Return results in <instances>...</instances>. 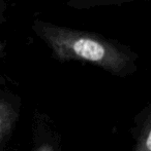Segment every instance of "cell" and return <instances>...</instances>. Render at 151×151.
<instances>
[{"mask_svg": "<svg viewBox=\"0 0 151 151\" xmlns=\"http://www.w3.org/2000/svg\"><path fill=\"white\" fill-rule=\"evenodd\" d=\"M37 151H53V149L49 145H42V147L38 148Z\"/></svg>", "mask_w": 151, "mask_h": 151, "instance_id": "cell-2", "label": "cell"}, {"mask_svg": "<svg viewBox=\"0 0 151 151\" xmlns=\"http://www.w3.org/2000/svg\"><path fill=\"white\" fill-rule=\"evenodd\" d=\"M73 50L77 56L91 62H99L105 58V47L95 40L83 39L77 40L73 44Z\"/></svg>", "mask_w": 151, "mask_h": 151, "instance_id": "cell-1", "label": "cell"}, {"mask_svg": "<svg viewBox=\"0 0 151 151\" xmlns=\"http://www.w3.org/2000/svg\"><path fill=\"white\" fill-rule=\"evenodd\" d=\"M0 127H1V118H0Z\"/></svg>", "mask_w": 151, "mask_h": 151, "instance_id": "cell-3", "label": "cell"}]
</instances>
